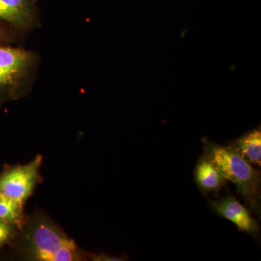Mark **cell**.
Returning <instances> with one entry per match:
<instances>
[{"mask_svg": "<svg viewBox=\"0 0 261 261\" xmlns=\"http://www.w3.org/2000/svg\"><path fill=\"white\" fill-rule=\"evenodd\" d=\"M204 152L219 168L223 176L237 187L245 205L257 216L260 214L261 173L230 147L202 139Z\"/></svg>", "mask_w": 261, "mask_h": 261, "instance_id": "1", "label": "cell"}, {"mask_svg": "<svg viewBox=\"0 0 261 261\" xmlns=\"http://www.w3.org/2000/svg\"><path fill=\"white\" fill-rule=\"evenodd\" d=\"M22 253L37 261H76L83 257L76 244L53 221L37 216L29 223L22 237Z\"/></svg>", "mask_w": 261, "mask_h": 261, "instance_id": "2", "label": "cell"}, {"mask_svg": "<svg viewBox=\"0 0 261 261\" xmlns=\"http://www.w3.org/2000/svg\"><path fill=\"white\" fill-rule=\"evenodd\" d=\"M42 156L23 166L10 168L0 175V193L24 203L32 195L39 178Z\"/></svg>", "mask_w": 261, "mask_h": 261, "instance_id": "3", "label": "cell"}, {"mask_svg": "<svg viewBox=\"0 0 261 261\" xmlns=\"http://www.w3.org/2000/svg\"><path fill=\"white\" fill-rule=\"evenodd\" d=\"M32 60V55L23 49L0 47V95L16 88Z\"/></svg>", "mask_w": 261, "mask_h": 261, "instance_id": "4", "label": "cell"}, {"mask_svg": "<svg viewBox=\"0 0 261 261\" xmlns=\"http://www.w3.org/2000/svg\"><path fill=\"white\" fill-rule=\"evenodd\" d=\"M211 209L216 214L231 221L239 231L248 233L255 240L260 236V226L252 217L250 209L242 205L231 193L209 200Z\"/></svg>", "mask_w": 261, "mask_h": 261, "instance_id": "5", "label": "cell"}, {"mask_svg": "<svg viewBox=\"0 0 261 261\" xmlns=\"http://www.w3.org/2000/svg\"><path fill=\"white\" fill-rule=\"evenodd\" d=\"M194 175L196 185L205 196L211 193L216 195L222 187L227 185V179L205 152L196 165Z\"/></svg>", "mask_w": 261, "mask_h": 261, "instance_id": "6", "label": "cell"}, {"mask_svg": "<svg viewBox=\"0 0 261 261\" xmlns=\"http://www.w3.org/2000/svg\"><path fill=\"white\" fill-rule=\"evenodd\" d=\"M34 15V0H0V21L27 28L33 23Z\"/></svg>", "mask_w": 261, "mask_h": 261, "instance_id": "7", "label": "cell"}, {"mask_svg": "<svg viewBox=\"0 0 261 261\" xmlns=\"http://www.w3.org/2000/svg\"><path fill=\"white\" fill-rule=\"evenodd\" d=\"M245 161L257 167L261 166V130L260 126L250 130L228 144Z\"/></svg>", "mask_w": 261, "mask_h": 261, "instance_id": "8", "label": "cell"}, {"mask_svg": "<svg viewBox=\"0 0 261 261\" xmlns=\"http://www.w3.org/2000/svg\"><path fill=\"white\" fill-rule=\"evenodd\" d=\"M23 205L19 201L0 193V221L14 226L21 224Z\"/></svg>", "mask_w": 261, "mask_h": 261, "instance_id": "9", "label": "cell"}, {"mask_svg": "<svg viewBox=\"0 0 261 261\" xmlns=\"http://www.w3.org/2000/svg\"><path fill=\"white\" fill-rule=\"evenodd\" d=\"M15 226L0 221V248L4 247L13 238Z\"/></svg>", "mask_w": 261, "mask_h": 261, "instance_id": "10", "label": "cell"}, {"mask_svg": "<svg viewBox=\"0 0 261 261\" xmlns=\"http://www.w3.org/2000/svg\"><path fill=\"white\" fill-rule=\"evenodd\" d=\"M92 260H123L124 258L123 257H114L111 256H108L107 255L105 254H100V255H94L92 256Z\"/></svg>", "mask_w": 261, "mask_h": 261, "instance_id": "11", "label": "cell"}, {"mask_svg": "<svg viewBox=\"0 0 261 261\" xmlns=\"http://www.w3.org/2000/svg\"><path fill=\"white\" fill-rule=\"evenodd\" d=\"M0 37H1V34H0Z\"/></svg>", "mask_w": 261, "mask_h": 261, "instance_id": "12", "label": "cell"}]
</instances>
